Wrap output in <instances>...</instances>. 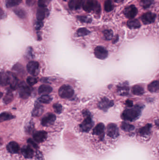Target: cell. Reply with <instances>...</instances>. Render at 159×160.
Masks as SVG:
<instances>
[{
    "instance_id": "603a6c76",
    "label": "cell",
    "mask_w": 159,
    "mask_h": 160,
    "mask_svg": "<svg viewBox=\"0 0 159 160\" xmlns=\"http://www.w3.org/2000/svg\"><path fill=\"white\" fill-rule=\"evenodd\" d=\"M9 77L8 73L4 72L0 73V86L4 87L9 84Z\"/></svg>"
},
{
    "instance_id": "4fadbf2b",
    "label": "cell",
    "mask_w": 159,
    "mask_h": 160,
    "mask_svg": "<svg viewBox=\"0 0 159 160\" xmlns=\"http://www.w3.org/2000/svg\"><path fill=\"white\" fill-rule=\"evenodd\" d=\"M105 130V125H104V124L100 123L96 125L95 128L93 129L92 134L98 136L99 138L103 139L104 137Z\"/></svg>"
},
{
    "instance_id": "d6a6232c",
    "label": "cell",
    "mask_w": 159,
    "mask_h": 160,
    "mask_svg": "<svg viewBox=\"0 0 159 160\" xmlns=\"http://www.w3.org/2000/svg\"><path fill=\"white\" fill-rule=\"evenodd\" d=\"M14 12L17 16L21 19L25 18L26 13L24 10L21 9H16L14 10Z\"/></svg>"
},
{
    "instance_id": "f6af8a7d",
    "label": "cell",
    "mask_w": 159,
    "mask_h": 160,
    "mask_svg": "<svg viewBox=\"0 0 159 160\" xmlns=\"http://www.w3.org/2000/svg\"><path fill=\"white\" fill-rule=\"evenodd\" d=\"M28 143L29 145L32 146L35 148H37L38 147V145L35 143V141H33L32 139H30L28 140Z\"/></svg>"
},
{
    "instance_id": "816d5d0a",
    "label": "cell",
    "mask_w": 159,
    "mask_h": 160,
    "mask_svg": "<svg viewBox=\"0 0 159 160\" xmlns=\"http://www.w3.org/2000/svg\"><path fill=\"white\" fill-rule=\"evenodd\" d=\"M2 96H3V94L1 92H0V99L2 97Z\"/></svg>"
},
{
    "instance_id": "7c38bea8",
    "label": "cell",
    "mask_w": 159,
    "mask_h": 160,
    "mask_svg": "<svg viewBox=\"0 0 159 160\" xmlns=\"http://www.w3.org/2000/svg\"><path fill=\"white\" fill-rule=\"evenodd\" d=\"M156 15L153 12H146L141 16V19L144 25H149L156 19Z\"/></svg>"
},
{
    "instance_id": "f546056e",
    "label": "cell",
    "mask_w": 159,
    "mask_h": 160,
    "mask_svg": "<svg viewBox=\"0 0 159 160\" xmlns=\"http://www.w3.org/2000/svg\"><path fill=\"white\" fill-rule=\"evenodd\" d=\"M104 9L106 12H111L113 9V5L112 0H106L104 4Z\"/></svg>"
},
{
    "instance_id": "681fc988",
    "label": "cell",
    "mask_w": 159,
    "mask_h": 160,
    "mask_svg": "<svg viewBox=\"0 0 159 160\" xmlns=\"http://www.w3.org/2000/svg\"><path fill=\"white\" fill-rule=\"evenodd\" d=\"M123 0H114V1H115L116 2H120L121 1H122Z\"/></svg>"
},
{
    "instance_id": "e575fe53",
    "label": "cell",
    "mask_w": 159,
    "mask_h": 160,
    "mask_svg": "<svg viewBox=\"0 0 159 160\" xmlns=\"http://www.w3.org/2000/svg\"><path fill=\"white\" fill-rule=\"evenodd\" d=\"M104 36L107 40H110L113 37V31L111 30H106L103 31Z\"/></svg>"
},
{
    "instance_id": "484cf974",
    "label": "cell",
    "mask_w": 159,
    "mask_h": 160,
    "mask_svg": "<svg viewBox=\"0 0 159 160\" xmlns=\"http://www.w3.org/2000/svg\"><path fill=\"white\" fill-rule=\"evenodd\" d=\"M132 92L135 95L141 96L144 93V89L142 86L135 85L132 87Z\"/></svg>"
},
{
    "instance_id": "7bdbcfd3",
    "label": "cell",
    "mask_w": 159,
    "mask_h": 160,
    "mask_svg": "<svg viewBox=\"0 0 159 160\" xmlns=\"http://www.w3.org/2000/svg\"><path fill=\"white\" fill-rule=\"evenodd\" d=\"M43 25H44V24H43L42 21H38L36 22V23L35 25V27L36 30H39L43 27Z\"/></svg>"
},
{
    "instance_id": "836d02e7",
    "label": "cell",
    "mask_w": 159,
    "mask_h": 160,
    "mask_svg": "<svg viewBox=\"0 0 159 160\" xmlns=\"http://www.w3.org/2000/svg\"><path fill=\"white\" fill-rule=\"evenodd\" d=\"M152 0H141L140 5L144 9H146L149 8L153 3Z\"/></svg>"
},
{
    "instance_id": "f907efd6",
    "label": "cell",
    "mask_w": 159,
    "mask_h": 160,
    "mask_svg": "<svg viewBox=\"0 0 159 160\" xmlns=\"http://www.w3.org/2000/svg\"><path fill=\"white\" fill-rule=\"evenodd\" d=\"M155 123H156V124H157V126L158 127V126H159V121H158V119H157V121H155Z\"/></svg>"
},
{
    "instance_id": "7a4b0ae2",
    "label": "cell",
    "mask_w": 159,
    "mask_h": 160,
    "mask_svg": "<svg viewBox=\"0 0 159 160\" xmlns=\"http://www.w3.org/2000/svg\"><path fill=\"white\" fill-rule=\"evenodd\" d=\"M82 113L84 119L80 125V131L83 132H88L92 128L94 125V122L92 120V115L89 111L84 110L83 111Z\"/></svg>"
},
{
    "instance_id": "ab89813d",
    "label": "cell",
    "mask_w": 159,
    "mask_h": 160,
    "mask_svg": "<svg viewBox=\"0 0 159 160\" xmlns=\"http://www.w3.org/2000/svg\"><path fill=\"white\" fill-rule=\"evenodd\" d=\"M34 125L32 122H30L28 124L26 127V132L27 133H29V134L32 133L34 131Z\"/></svg>"
},
{
    "instance_id": "bcb514c9",
    "label": "cell",
    "mask_w": 159,
    "mask_h": 160,
    "mask_svg": "<svg viewBox=\"0 0 159 160\" xmlns=\"http://www.w3.org/2000/svg\"><path fill=\"white\" fill-rule=\"evenodd\" d=\"M36 0H26V4L29 7L33 6L36 2Z\"/></svg>"
},
{
    "instance_id": "1f68e13d",
    "label": "cell",
    "mask_w": 159,
    "mask_h": 160,
    "mask_svg": "<svg viewBox=\"0 0 159 160\" xmlns=\"http://www.w3.org/2000/svg\"><path fill=\"white\" fill-rule=\"evenodd\" d=\"M90 33V31L86 28H81L77 31V34L79 37H84Z\"/></svg>"
},
{
    "instance_id": "9c48e42d",
    "label": "cell",
    "mask_w": 159,
    "mask_h": 160,
    "mask_svg": "<svg viewBox=\"0 0 159 160\" xmlns=\"http://www.w3.org/2000/svg\"><path fill=\"white\" fill-rule=\"evenodd\" d=\"M94 53L96 58L102 60L106 59L108 55L107 50L105 47L101 46H98L96 47L94 50Z\"/></svg>"
},
{
    "instance_id": "8fae6325",
    "label": "cell",
    "mask_w": 159,
    "mask_h": 160,
    "mask_svg": "<svg viewBox=\"0 0 159 160\" xmlns=\"http://www.w3.org/2000/svg\"><path fill=\"white\" fill-rule=\"evenodd\" d=\"M114 105L113 101L109 100L107 98L104 97L98 103V107L101 110L106 112L108 109Z\"/></svg>"
},
{
    "instance_id": "277c9868",
    "label": "cell",
    "mask_w": 159,
    "mask_h": 160,
    "mask_svg": "<svg viewBox=\"0 0 159 160\" xmlns=\"http://www.w3.org/2000/svg\"><path fill=\"white\" fill-rule=\"evenodd\" d=\"M74 94L73 89L69 85H64L61 86L58 90V94L62 98L70 99Z\"/></svg>"
},
{
    "instance_id": "4dcf8cb0",
    "label": "cell",
    "mask_w": 159,
    "mask_h": 160,
    "mask_svg": "<svg viewBox=\"0 0 159 160\" xmlns=\"http://www.w3.org/2000/svg\"><path fill=\"white\" fill-rule=\"evenodd\" d=\"M53 98L48 95H42L39 99V101L41 103H49L51 102Z\"/></svg>"
},
{
    "instance_id": "ba28073f",
    "label": "cell",
    "mask_w": 159,
    "mask_h": 160,
    "mask_svg": "<svg viewBox=\"0 0 159 160\" xmlns=\"http://www.w3.org/2000/svg\"><path fill=\"white\" fill-rule=\"evenodd\" d=\"M123 13L126 18L132 19L136 16L138 14V10L134 5H131L125 8Z\"/></svg>"
},
{
    "instance_id": "5b68a950",
    "label": "cell",
    "mask_w": 159,
    "mask_h": 160,
    "mask_svg": "<svg viewBox=\"0 0 159 160\" xmlns=\"http://www.w3.org/2000/svg\"><path fill=\"white\" fill-rule=\"evenodd\" d=\"M19 87V93L21 97L24 99H27L31 94L30 88L24 83H21Z\"/></svg>"
},
{
    "instance_id": "44dd1931",
    "label": "cell",
    "mask_w": 159,
    "mask_h": 160,
    "mask_svg": "<svg viewBox=\"0 0 159 160\" xmlns=\"http://www.w3.org/2000/svg\"><path fill=\"white\" fill-rule=\"evenodd\" d=\"M52 87L48 85L43 84L40 86L38 89V93L39 94L44 95H48L50 93L53 91Z\"/></svg>"
},
{
    "instance_id": "cb8c5ba5",
    "label": "cell",
    "mask_w": 159,
    "mask_h": 160,
    "mask_svg": "<svg viewBox=\"0 0 159 160\" xmlns=\"http://www.w3.org/2000/svg\"><path fill=\"white\" fill-rule=\"evenodd\" d=\"M159 83L158 81H153L148 86L147 89L151 93H157L159 92Z\"/></svg>"
},
{
    "instance_id": "83f0119b",
    "label": "cell",
    "mask_w": 159,
    "mask_h": 160,
    "mask_svg": "<svg viewBox=\"0 0 159 160\" xmlns=\"http://www.w3.org/2000/svg\"><path fill=\"white\" fill-rule=\"evenodd\" d=\"M121 128L124 131L126 132L132 131L135 129V127L133 125H131L130 124L127 123L123 122L121 125Z\"/></svg>"
},
{
    "instance_id": "d4e9b609",
    "label": "cell",
    "mask_w": 159,
    "mask_h": 160,
    "mask_svg": "<svg viewBox=\"0 0 159 160\" xmlns=\"http://www.w3.org/2000/svg\"><path fill=\"white\" fill-rule=\"evenodd\" d=\"M127 25L130 29H138L141 26L140 21L137 19H132L127 22Z\"/></svg>"
},
{
    "instance_id": "30bf717a",
    "label": "cell",
    "mask_w": 159,
    "mask_h": 160,
    "mask_svg": "<svg viewBox=\"0 0 159 160\" xmlns=\"http://www.w3.org/2000/svg\"><path fill=\"white\" fill-rule=\"evenodd\" d=\"M56 117L53 113H48L41 121V124L44 127H48L53 125L56 121Z\"/></svg>"
},
{
    "instance_id": "c3c4849f",
    "label": "cell",
    "mask_w": 159,
    "mask_h": 160,
    "mask_svg": "<svg viewBox=\"0 0 159 160\" xmlns=\"http://www.w3.org/2000/svg\"><path fill=\"white\" fill-rule=\"evenodd\" d=\"M126 104L127 107H132L133 106V102L130 100H127L126 101Z\"/></svg>"
},
{
    "instance_id": "d590c367",
    "label": "cell",
    "mask_w": 159,
    "mask_h": 160,
    "mask_svg": "<svg viewBox=\"0 0 159 160\" xmlns=\"http://www.w3.org/2000/svg\"><path fill=\"white\" fill-rule=\"evenodd\" d=\"M77 19L82 23H87V24L91 23L92 21L91 17H89V16H77Z\"/></svg>"
},
{
    "instance_id": "3957f363",
    "label": "cell",
    "mask_w": 159,
    "mask_h": 160,
    "mask_svg": "<svg viewBox=\"0 0 159 160\" xmlns=\"http://www.w3.org/2000/svg\"><path fill=\"white\" fill-rule=\"evenodd\" d=\"M83 8L87 12L93 11L97 14H100L101 5L95 0H84L82 4Z\"/></svg>"
},
{
    "instance_id": "5bb4252c",
    "label": "cell",
    "mask_w": 159,
    "mask_h": 160,
    "mask_svg": "<svg viewBox=\"0 0 159 160\" xmlns=\"http://www.w3.org/2000/svg\"><path fill=\"white\" fill-rule=\"evenodd\" d=\"M47 138V133L45 131H38L33 135V138L34 141L37 143H40L45 141Z\"/></svg>"
},
{
    "instance_id": "ee69618b",
    "label": "cell",
    "mask_w": 159,
    "mask_h": 160,
    "mask_svg": "<svg viewBox=\"0 0 159 160\" xmlns=\"http://www.w3.org/2000/svg\"><path fill=\"white\" fill-rule=\"evenodd\" d=\"M84 1V0H77L76 1V7H75L76 10H78V9H80L81 6H82Z\"/></svg>"
},
{
    "instance_id": "52a82bcc",
    "label": "cell",
    "mask_w": 159,
    "mask_h": 160,
    "mask_svg": "<svg viewBox=\"0 0 159 160\" xmlns=\"http://www.w3.org/2000/svg\"><path fill=\"white\" fill-rule=\"evenodd\" d=\"M27 69L29 74L34 76H36L39 73V64L36 61H30L27 65Z\"/></svg>"
},
{
    "instance_id": "4316f807",
    "label": "cell",
    "mask_w": 159,
    "mask_h": 160,
    "mask_svg": "<svg viewBox=\"0 0 159 160\" xmlns=\"http://www.w3.org/2000/svg\"><path fill=\"white\" fill-rule=\"evenodd\" d=\"M14 118V116L11 113L7 112H4L0 114V123L10 121Z\"/></svg>"
},
{
    "instance_id": "b9f144b4",
    "label": "cell",
    "mask_w": 159,
    "mask_h": 160,
    "mask_svg": "<svg viewBox=\"0 0 159 160\" xmlns=\"http://www.w3.org/2000/svg\"><path fill=\"white\" fill-rule=\"evenodd\" d=\"M76 1L77 0H70L68 3L69 7L70 9H71V10L75 9Z\"/></svg>"
},
{
    "instance_id": "e0dca14e",
    "label": "cell",
    "mask_w": 159,
    "mask_h": 160,
    "mask_svg": "<svg viewBox=\"0 0 159 160\" xmlns=\"http://www.w3.org/2000/svg\"><path fill=\"white\" fill-rule=\"evenodd\" d=\"M48 11V10L46 9V7H39L36 14V19L38 20L42 21L46 17Z\"/></svg>"
},
{
    "instance_id": "2e32d148",
    "label": "cell",
    "mask_w": 159,
    "mask_h": 160,
    "mask_svg": "<svg viewBox=\"0 0 159 160\" xmlns=\"http://www.w3.org/2000/svg\"><path fill=\"white\" fill-rule=\"evenodd\" d=\"M8 152L11 154H17L19 151V145L15 141H11L7 146Z\"/></svg>"
},
{
    "instance_id": "8992f818",
    "label": "cell",
    "mask_w": 159,
    "mask_h": 160,
    "mask_svg": "<svg viewBox=\"0 0 159 160\" xmlns=\"http://www.w3.org/2000/svg\"><path fill=\"white\" fill-rule=\"evenodd\" d=\"M106 133L107 135L112 139H115L119 135V129L117 126L113 123L108 124L107 127Z\"/></svg>"
},
{
    "instance_id": "7dc6e473",
    "label": "cell",
    "mask_w": 159,
    "mask_h": 160,
    "mask_svg": "<svg viewBox=\"0 0 159 160\" xmlns=\"http://www.w3.org/2000/svg\"><path fill=\"white\" fill-rule=\"evenodd\" d=\"M5 12L1 8H0V19H3L5 17Z\"/></svg>"
},
{
    "instance_id": "60d3db41",
    "label": "cell",
    "mask_w": 159,
    "mask_h": 160,
    "mask_svg": "<svg viewBox=\"0 0 159 160\" xmlns=\"http://www.w3.org/2000/svg\"><path fill=\"white\" fill-rule=\"evenodd\" d=\"M51 1V0H38V4L39 7H46Z\"/></svg>"
},
{
    "instance_id": "8d00e7d4",
    "label": "cell",
    "mask_w": 159,
    "mask_h": 160,
    "mask_svg": "<svg viewBox=\"0 0 159 160\" xmlns=\"http://www.w3.org/2000/svg\"><path fill=\"white\" fill-rule=\"evenodd\" d=\"M13 99V94H12V93L9 92L4 97V99H3V101L5 103L8 104V103L12 102Z\"/></svg>"
},
{
    "instance_id": "ac0fdd59",
    "label": "cell",
    "mask_w": 159,
    "mask_h": 160,
    "mask_svg": "<svg viewBox=\"0 0 159 160\" xmlns=\"http://www.w3.org/2000/svg\"><path fill=\"white\" fill-rule=\"evenodd\" d=\"M8 74L9 77V84L11 88L15 90L18 86V79L12 73H8Z\"/></svg>"
},
{
    "instance_id": "6da1fadb",
    "label": "cell",
    "mask_w": 159,
    "mask_h": 160,
    "mask_svg": "<svg viewBox=\"0 0 159 160\" xmlns=\"http://www.w3.org/2000/svg\"><path fill=\"white\" fill-rule=\"evenodd\" d=\"M143 108V106L135 105L132 108L126 109L122 113L121 118L125 121H135L140 117Z\"/></svg>"
},
{
    "instance_id": "f35d334b",
    "label": "cell",
    "mask_w": 159,
    "mask_h": 160,
    "mask_svg": "<svg viewBox=\"0 0 159 160\" xmlns=\"http://www.w3.org/2000/svg\"><path fill=\"white\" fill-rule=\"evenodd\" d=\"M55 112L58 114H60L63 111V107L58 103H55L53 106Z\"/></svg>"
},
{
    "instance_id": "74e56055",
    "label": "cell",
    "mask_w": 159,
    "mask_h": 160,
    "mask_svg": "<svg viewBox=\"0 0 159 160\" xmlns=\"http://www.w3.org/2000/svg\"><path fill=\"white\" fill-rule=\"evenodd\" d=\"M27 83L29 85L33 86L38 83V80L32 76H29L27 79Z\"/></svg>"
},
{
    "instance_id": "d6986e66",
    "label": "cell",
    "mask_w": 159,
    "mask_h": 160,
    "mask_svg": "<svg viewBox=\"0 0 159 160\" xmlns=\"http://www.w3.org/2000/svg\"><path fill=\"white\" fill-rule=\"evenodd\" d=\"M21 153L26 158H31L34 156V151L30 146L24 147L21 150Z\"/></svg>"
},
{
    "instance_id": "f1b7e54d",
    "label": "cell",
    "mask_w": 159,
    "mask_h": 160,
    "mask_svg": "<svg viewBox=\"0 0 159 160\" xmlns=\"http://www.w3.org/2000/svg\"><path fill=\"white\" fill-rule=\"evenodd\" d=\"M22 0H6V4L8 8L16 6L20 4Z\"/></svg>"
},
{
    "instance_id": "ffe728a7",
    "label": "cell",
    "mask_w": 159,
    "mask_h": 160,
    "mask_svg": "<svg viewBox=\"0 0 159 160\" xmlns=\"http://www.w3.org/2000/svg\"><path fill=\"white\" fill-rule=\"evenodd\" d=\"M152 126L150 124H147L146 126L140 128L139 133L141 136L144 137L149 135L151 132Z\"/></svg>"
},
{
    "instance_id": "7402d4cb",
    "label": "cell",
    "mask_w": 159,
    "mask_h": 160,
    "mask_svg": "<svg viewBox=\"0 0 159 160\" xmlns=\"http://www.w3.org/2000/svg\"><path fill=\"white\" fill-rule=\"evenodd\" d=\"M44 111V107L42 105L39 103H36L32 111V115L34 117H39L43 114Z\"/></svg>"
},
{
    "instance_id": "db71d44e",
    "label": "cell",
    "mask_w": 159,
    "mask_h": 160,
    "mask_svg": "<svg viewBox=\"0 0 159 160\" xmlns=\"http://www.w3.org/2000/svg\"><path fill=\"white\" fill-rule=\"evenodd\" d=\"M64 1H67V0H64Z\"/></svg>"
},
{
    "instance_id": "f5cc1de1",
    "label": "cell",
    "mask_w": 159,
    "mask_h": 160,
    "mask_svg": "<svg viewBox=\"0 0 159 160\" xmlns=\"http://www.w3.org/2000/svg\"><path fill=\"white\" fill-rule=\"evenodd\" d=\"M2 144V141L1 138H0V146Z\"/></svg>"
},
{
    "instance_id": "9a60e30c",
    "label": "cell",
    "mask_w": 159,
    "mask_h": 160,
    "mask_svg": "<svg viewBox=\"0 0 159 160\" xmlns=\"http://www.w3.org/2000/svg\"><path fill=\"white\" fill-rule=\"evenodd\" d=\"M129 91L128 83H126V82L118 86V93L119 94L120 96H127L129 93Z\"/></svg>"
}]
</instances>
